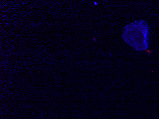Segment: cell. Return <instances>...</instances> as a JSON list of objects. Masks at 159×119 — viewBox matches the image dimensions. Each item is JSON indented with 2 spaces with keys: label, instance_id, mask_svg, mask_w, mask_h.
<instances>
[{
  "label": "cell",
  "instance_id": "obj_1",
  "mask_svg": "<svg viewBox=\"0 0 159 119\" xmlns=\"http://www.w3.org/2000/svg\"><path fill=\"white\" fill-rule=\"evenodd\" d=\"M146 25L145 21H135L127 25L123 31V39L137 51L146 48L144 43L147 33Z\"/></svg>",
  "mask_w": 159,
  "mask_h": 119
}]
</instances>
